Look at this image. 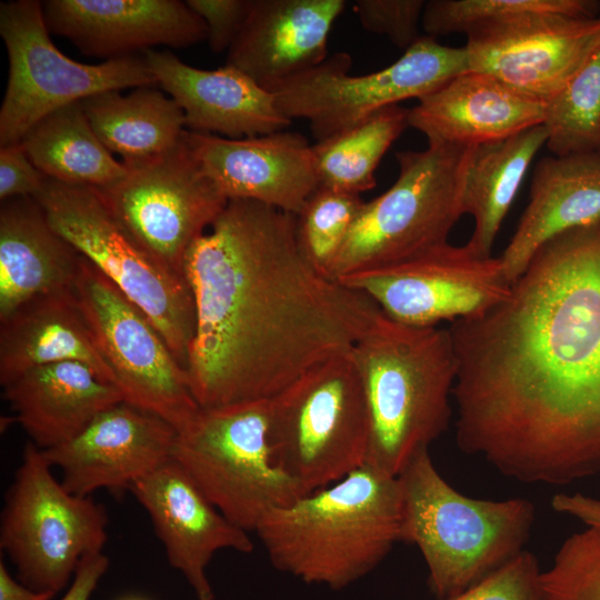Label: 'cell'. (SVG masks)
<instances>
[{"label":"cell","mask_w":600,"mask_h":600,"mask_svg":"<svg viewBox=\"0 0 600 600\" xmlns=\"http://www.w3.org/2000/svg\"><path fill=\"white\" fill-rule=\"evenodd\" d=\"M448 330L463 452L527 483L600 472V222L546 242L502 301Z\"/></svg>","instance_id":"obj_1"},{"label":"cell","mask_w":600,"mask_h":600,"mask_svg":"<svg viewBox=\"0 0 600 600\" xmlns=\"http://www.w3.org/2000/svg\"><path fill=\"white\" fill-rule=\"evenodd\" d=\"M196 309L187 373L200 408L269 400L347 353L382 310L303 257L296 214L230 199L187 252Z\"/></svg>","instance_id":"obj_2"},{"label":"cell","mask_w":600,"mask_h":600,"mask_svg":"<svg viewBox=\"0 0 600 600\" xmlns=\"http://www.w3.org/2000/svg\"><path fill=\"white\" fill-rule=\"evenodd\" d=\"M401 518L398 476L364 463L271 510L254 533L277 570L342 590L374 570L401 541Z\"/></svg>","instance_id":"obj_3"},{"label":"cell","mask_w":600,"mask_h":600,"mask_svg":"<svg viewBox=\"0 0 600 600\" xmlns=\"http://www.w3.org/2000/svg\"><path fill=\"white\" fill-rule=\"evenodd\" d=\"M351 354L369 412L366 463L397 477L449 426L458 372L450 332L404 324L382 312Z\"/></svg>","instance_id":"obj_4"},{"label":"cell","mask_w":600,"mask_h":600,"mask_svg":"<svg viewBox=\"0 0 600 600\" xmlns=\"http://www.w3.org/2000/svg\"><path fill=\"white\" fill-rule=\"evenodd\" d=\"M398 479L401 541L421 552L429 587L439 600L462 592L524 550L534 522L529 500L460 493L439 473L428 449L418 452Z\"/></svg>","instance_id":"obj_5"},{"label":"cell","mask_w":600,"mask_h":600,"mask_svg":"<svg viewBox=\"0 0 600 600\" xmlns=\"http://www.w3.org/2000/svg\"><path fill=\"white\" fill-rule=\"evenodd\" d=\"M474 148L428 143L422 151L397 152V180L364 201L330 278L401 263L447 243L464 214L463 187Z\"/></svg>","instance_id":"obj_6"},{"label":"cell","mask_w":600,"mask_h":600,"mask_svg":"<svg viewBox=\"0 0 600 600\" xmlns=\"http://www.w3.org/2000/svg\"><path fill=\"white\" fill-rule=\"evenodd\" d=\"M369 434L363 383L351 351L316 366L270 399L272 461L306 494L362 467Z\"/></svg>","instance_id":"obj_7"},{"label":"cell","mask_w":600,"mask_h":600,"mask_svg":"<svg viewBox=\"0 0 600 600\" xmlns=\"http://www.w3.org/2000/svg\"><path fill=\"white\" fill-rule=\"evenodd\" d=\"M34 199L54 231L149 318L187 370L196 329L187 279L128 234L98 189L48 178Z\"/></svg>","instance_id":"obj_8"},{"label":"cell","mask_w":600,"mask_h":600,"mask_svg":"<svg viewBox=\"0 0 600 600\" xmlns=\"http://www.w3.org/2000/svg\"><path fill=\"white\" fill-rule=\"evenodd\" d=\"M270 399L200 408L177 432L171 458L232 523L254 532L271 510L306 493L272 461Z\"/></svg>","instance_id":"obj_9"},{"label":"cell","mask_w":600,"mask_h":600,"mask_svg":"<svg viewBox=\"0 0 600 600\" xmlns=\"http://www.w3.org/2000/svg\"><path fill=\"white\" fill-rule=\"evenodd\" d=\"M51 469L42 450L28 442L6 493L0 548L20 582L56 596L84 557L102 552L108 517L90 496L68 491Z\"/></svg>","instance_id":"obj_10"},{"label":"cell","mask_w":600,"mask_h":600,"mask_svg":"<svg viewBox=\"0 0 600 600\" xmlns=\"http://www.w3.org/2000/svg\"><path fill=\"white\" fill-rule=\"evenodd\" d=\"M49 33L42 2L1 3L0 34L9 58L0 108L1 147L19 143L39 121L66 106L100 92L157 84L144 56L81 63L64 56Z\"/></svg>","instance_id":"obj_11"},{"label":"cell","mask_w":600,"mask_h":600,"mask_svg":"<svg viewBox=\"0 0 600 600\" xmlns=\"http://www.w3.org/2000/svg\"><path fill=\"white\" fill-rule=\"evenodd\" d=\"M352 58L337 52L276 90L280 111L307 119L317 141L343 131L407 99H421L470 71L466 47L420 37L393 63L368 74H350Z\"/></svg>","instance_id":"obj_12"},{"label":"cell","mask_w":600,"mask_h":600,"mask_svg":"<svg viewBox=\"0 0 600 600\" xmlns=\"http://www.w3.org/2000/svg\"><path fill=\"white\" fill-rule=\"evenodd\" d=\"M74 293L123 401L183 429L200 407L187 370L149 318L82 256Z\"/></svg>","instance_id":"obj_13"},{"label":"cell","mask_w":600,"mask_h":600,"mask_svg":"<svg viewBox=\"0 0 600 600\" xmlns=\"http://www.w3.org/2000/svg\"><path fill=\"white\" fill-rule=\"evenodd\" d=\"M124 166L123 179L98 190L128 234L160 264L184 277L188 250L228 199L202 171L187 131L172 150Z\"/></svg>","instance_id":"obj_14"},{"label":"cell","mask_w":600,"mask_h":600,"mask_svg":"<svg viewBox=\"0 0 600 600\" xmlns=\"http://www.w3.org/2000/svg\"><path fill=\"white\" fill-rule=\"evenodd\" d=\"M368 294L389 318L414 327L471 318L511 290L500 257L449 242L393 266L337 280Z\"/></svg>","instance_id":"obj_15"},{"label":"cell","mask_w":600,"mask_h":600,"mask_svg":"<svg viewBox=\"0 0 600 600\" xmlns=\"http://www.w3.org/2000/svg\"><path fill=\"white\" fill-rule=\"evenodd\" d=\"M464 47L470 71L547 103L600 49V16L534 13L488 23L470 31Z\"/></svg>","instance_id":"obj_16"},{"label":"cell","mask_w":600,"mask_h":600,"mask_svg":"<svg viewBox=\"0 0 600 600\" xmlns=\"http://www.w3.org/2000/svg\"><path fill=\"white\" fill-rule=\"evenodd\" d=\"M176 437L177 430L162 418L121 401L70 441L42 452L61 470L68 491L88 497L99 489L130 490L171 458Z\"/></svg>","instance_id":"obj_17"},{"label":"cell","mask_w":600,"mask_h":600,"mask_svg":"<svg viewBox=\"0 0 600 600\" xmlns=\"http://www.w3.org/2000/svg\"><path fill=\"white\" fill-rule=\"evenodd\" d=\"M129 491L148 512L170 566L198 600H214L206 571L210 561L220 550L252 552L249 532L228 520L172 458Z\"/></svg>","instance_id":"obj_18"},{"label":"cell","mask_w":600,"mask_h":600,"mask_svg":"<svg viewBox=\"0 0 600 600\" xmlns=\"http://www.w3.org/2000/svg\"><path fill=\"white\" fill-rule=\"evenodd\" d=\"M187 140L202 171L228 200H254L297 214L320 184L312 144L300 133L229 139L187 130Z\"/></svg>","instance_id":"obj_19"},{"label":"cell","mask_w":600,"mask_h":600,"mask_svg":"<svg viewBox=\"0 0 600 600\" xmlns=\"http://www.w3.org/2000/svg\"><path fill=\"white\" fill-rule=\"evenodd\" d=\"M42 7L51 33L66 37L83 54L106 60L207 40L204 21L186 1L48 0Z\"/></svg>","instance_id":"obj_20"},{"label":"cell","mask_w":600,"mask_h":600,"mask_svg":"<svg viewBox=\"0 0 600 600\" xmlns=\"http://www.w3.org/2000/svg\"><path fill=\"white\" fill-rule=\"evenodd\" d=\"M159 84L179 104L190 131L241 139L286 130L292 122L270 92L239 69L226 64L198 69L170 51L143 52Z\"/></svg>","instance_id":"obj_21"},{"label":"cell","mask_w":600,"mask_h":600,"mask_svg":"<svg viewBox=\"0 0 600 600\" xmlns=\"http://www.w3.org/2000/svg\"><path fill=\"white\" fill-rule=\"evenodd\" d=\"M346 4L344 0H253L226 64L274 92L328 58L329 33Z\"/></svg>","instance_id":"obj_22"},{"label":"cell","mask_w":600,"mask_h":600,"mask_svg":"<svg viewBox=\"0 0 600 600\" xmlns=\"http://www.w3.org/2000/svg\"><path fill=\"white\" fill-rule=\"evenodd\" d=\"M547 103L482 72L459 74L408 111L428 143L477 147L543 124Z\"/></svg>","instance_id":"obj_23"},{"label":"cell","mask_w":600,"mask_h":600,"mask_svg":"<svg viewBox=\"0 0 600 600\" xmlns=\"http://www.w3.org/2000/svg\"><path fill=\"white\" fill-rule=\"evenodd\" d=\"M600 222V151L550 156L533 170L529 203L500 256L513 284L536 252L567 231Z\"/></svg>","instance_id":"obj_24"},{"label":"cell","mask_w":600,"mask_h":600,"mask_svg":"<svg viewBox=\"0 0 600 600\" xmlns=\"http://www.w3.org/2000/svg\"><path fill=\"white\" fill-rule=\"evenodd\" d=\"M16 420L41 450L63 444L123 401L88 364L61 361L27 370L3 387Z\"/></svg>","instance_id":"obj_25"},{"label":"cell","mask_w":600,"mask_h":600,"mask_svg":"<svg viewBox=\"0 0 600 600\" xmlns=\"http://www.w3.org/2000/svg\"><path fill=\"white\" fill-rule=\"evenodd\" d=\"M79 260L34 198L1 201L0 321L34 299L72 290Z\"/></svg>","instance_id":"obj_26"},{"label":"cell","mask_w":600,"mask_h":600,"mask_svg":"<svg viewBox=\"0 0 600 600\" xmlns=\"http://www.w3.org/2000/svg\"><path fill=\"white\" fill-rule=\"evenodd\" d=\"M61 361L86 363L113 384L74 288L34 299L0 321L2 387L29 369Z\"/></svg>","instance_id":"obj_27"},{"label":"cell","mask_w":600,"mask_h":600,"mask_svg":"<svg viewBox=\"0 0 600 600\" xmlns=\"http://www.w3.org/2000/svg\"><path fill=\"white\" fill-rule=\"evenodd\" d=\"M100 141L124 164L146 161L176 148L182 140L184 114L163 92L141 87L129 94L100 92L81 101Z\"/></svg>","instance_id":"obj_28"},{"label":"cell","mask_w":600,"mask_h":600,"mask_svg":"<svg viewBox=\"0 0 600 600\" xmlns=\"http://www.w3.org/2000/svg\"><path fill=\"white\" fill-rule=\"evenodd\" d=\"M547 139L544 124H539L474 148L466 174L462 208L474 220L472 236L466 244L478 256L491 257L501 223Z\"/></svg>","instance_id":"obj_29"},{"label":"cell","mask_w":600,"mask_h":600,"mask_svg":"<svg viewBox=\"0 0 600 600\" xmlns=\"http://www.w3.org/2000/svg\"><path fill=\"white\" fill-rule=\"evenodd\" d=\"M20 143L47 178L62 183L102 190L123 179L128 171L100 141L81 102L43 118Z\"/></svg>","instance_id":"obj_30"},{"label":"cell","mask_w":600,"mask_h":600,"mask_svg":"<svg viewBox=\"0 0 600 600\" xmlns=\"http://www.w3.org/2000/svg\"><path fill=\"white\" fill-rule=\"evenodd\" d=\"M408 111L390 106L312 144L319 186L359 196L374 188L382 157L409 127Z\"/></svg>","instance_id":"obj_31"},{"label":"cell","mask_w":600,"mask_h":600,"mask_svg":"<svg viewBox=\"0 0 600 600\" xmlns=\"http://www.w3.org/2000/svg\"><path fill=\"white\" fill-rule=\"evenodd\" d=\"M543 124L553 156L600 151V49L547 102Z\"/></svg>","instance_id":"obj_32"},{"label":"cell","mask_w":600,"mask_h":600,"mask_svg":"<svg viewBox=\"0 0 600 600\" xmlns=\"http://www.w3.org/2000/svg\"><path fill=\"white\" fill-rule=\"evenodd\" d=\"M600 2L593 0H430L426 1L421 27L434 38L468 34L481 26L534 13L597 18Z\"/></svg>","instance_id":"obj_33"},{"label":"cell","mask_w":600,"mask_h":600,"mask_svg":"<svg viewBox=\"0 0 600 600\" xmlns=\"http://www.w3.org/2000/svg\"><path fill=\"white\" fill-rule=\"evenodd\" d=\"M363 203L359 194L319 186L296 214L298 246L308 262L322 274L330 278Z\"/></svg>","instance_id":"obj_34"},{"label":"cell","mask_w":600,"mask_h":600,"mask_svg":"<svg viewBox=\"0 0 600 600\" xmlns=\"http://www.w3.org/2000/svg\"><path fill=\"white\" fill-rule=\"evenodd\" d=\"M544 600H600V530L574 532L542 571Z\"/></svg>","instance_id":"obj_35"},{"label":"cell","mask_w":600,"mask_h":600,"mask_svg":"<svg viewBox=\"0 0 600 600\" xmlns=\"http://www.w3.org/2000/svg\"><path fill=\"white\" fill-rule=\"evenodd\" d=\"M444 600H544L542 571L523 550L462 592Z\"/></svg>","instance_id":"obj_36"},{"label":"cell","mask_w":600,"mask_h":600,"mask_svg":"<svg viewBox=\"0 0 600 600\" xmlns=\"http://www.w3.org/2000/svg\"><path fill=\"white\" fill-rule=\"evenodd\" d=\"M424 6L423 0H357L353 9L363 29L406 51L420 38Z\"/></svg>","instance_id":"obj_37"},{"label":"cell","mask_w":600,"mask_h":600,"mask_svg":"<svg viewBox=\"0 0 600 600\" xmlns=\"http://www.w3.org/2000/svg\"><path fill=\"white\" fill-rule=\"evenodd\" d=\"M189 8L206 23L210 49L220 53L230 49L241 32L253 0H188Z\"/></svg>","instance_id":"obj_38"},{"label":"cell","mask_w":600,"mask_h":600,"mask_svg":"<svg viewBox=\"0 0 600 600\" xmlns=\"http://www.w3.org/2000/svg\"><path fill=\"white\" fill-rule=\"evenodd\" d=\"M48 178L33 164L22 144L0 148V200L34 198Z\"/></svg>","instance_id":"obj_39"},{"label":"cell","mask_w":600,"mask_h":600,"mask_svg":"<svg viewBox=\"0 0 600 600\" xmlns=\"http://www.w3.org/2000/svg\"><path fill=\"white\" fill-rule=\"evenodd\" d=\"M108 567L109 559L103 552L84 557L76 570L71 584L60 600H90Z\"/></svg>","instance_id":"obj_40"},{"label":"cell","mask_w":600,"mask_h":600,"mask_svg":"<svg viewBox=\"0 0 600 600\" xmlns=\"http://www.w3.org/2000/svg\"><path fill=\"white\" fill-rule=\"evenodd\" d=\"M551 507L554 511L573 517L588 528L600 530V500L580 492H559L553 496Z\"/></svg>","instance_id":"obj_41"},{"label":"cell","mask_w":600,"mask_h":600,"mask_svg":"<svg viewBox=\"0 0 600 600\" xmlns=\"http://www.w3.org/2000/svg\"><path fill=\"white\" fill-rule=\"evenodd\" d=\"M53 597L51 593L34 591L13 579L0 560V600H52Z\"/></svg>","instance_id":"obj_42"},{"label":"cell","mask_w":600,"mask_h":600,"mask_svg":"<svg viewBox=\"0 0 600 600\" xmlns=\"http://www.w3.org/2000/svg\"><path fill=\"white\" fill-rule=\"evenodd\" d=\"M127 600H140V599H127Z\"/></svg>","instance_id":"obj_43"}]
</instances>
